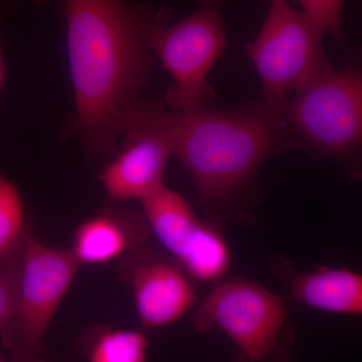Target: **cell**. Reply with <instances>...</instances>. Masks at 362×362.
<instances>
[{"mask_svg": "<svg viewBox=\"0 0 362 362\" xmlns=\"http://www.w3.org/2000/svg\"><path fill=\"white\" fill-rule=\"evenodd\" d=\"M285 119L302 149L361 176L362 73L358 65L331 70L298 90Z\"/></svg>", "mask_w": 362, "mask_h": 362, "instance_id": "cell-4", "label": "cell"}, {"mask_svg": "<svg viewBox=\"0 0 362 362\" xmlns=\"http://www.w3.org/2000/svg\"><path fill=\"white\" fill-rule=\"evenodd\" d=\"M0 362H8L6 361V359L4 358L1 356H0ZM16 362V361H13ZM33 362H51L49 361V359L47 358V357H42V358L39 359V361H35Z\"/></svg>", "mask_w": 362, "mask_h": 362, "instance_id": "cell-18", "label": "cell"}, {"mask_svg": "<svg viewBox=\"0 0 362 362\" xmlns=\"http://www.w3.org/2000/svg\"><path fill=\"white\" fill-rule=\"evenodd\" d=\"M173 111L162 102L138 98L122 122L125 141L98 178L111 204L146 199L164 185L173 156Z\"/></svg>", "mask_w": 362, "mask_h": 362, "instance_id": "cell-8", "label": "cell"}, {"mask_svg": "<svg viewBox=\"0 0 362 362\" xmlns=\"http://www.w3.org/2000/svg\"><path fill=\"white\" fill-rule=\"evenodd\" d=\"M298 149L285 115L259 100L228 110L173 111V154L194 181L209 221L218 225L251 221L262 164Z\"/></svg>", "mask_w": 362, "mask_h": 362, "instance_id": "cell-2", "label": "cell"}, {"mask_svg": "<svg viewBox=\"0 0 362 362\" xmlns=\"http://www.w3.org/2000/svg\"><path fill=\"white\" fill-rule=\"evenodd\" d=\"M150 235L144 214L109 202L76 228L70 251L81 266L105 265L147 244Z\"/></svg>", "mask_w": 362, "mask_h": 362, "instance_id": "cell-11", "label": "cell"}, {"mask_svg": "<svg viewBox=\"0 0 362 362\" xmlns=\"http://www.w3.org/2000/svg\"><path fill=\"white\" fill-rule=\"evenodd\" d=\"M303 7V13L319 23L325 32L334 35L345 44L342 28L343 0H298Z\"/></svg>", "mask_w": 362, "mask_h": 362, "instance_id": "cell-15", "label": "cell"}, {"mask_svg": "<svg viewBox=\"0 0 362 362\" xmlns=\"http://www.w3.org/2000/svg\"><path fill=\"white\" fill-rule=\"evenodd\" d=\"M192 321L199 334L225 333L237 350V362H289L294 351L285 300L249 279L214 284Z\"/></svg>", "mask_w": 362, "mask_h": 362, "instance_id": "cell-3", "label": "cell"}, {"mask_svg": "<svg viewBox=\"0 0 362 362\" xmlns=\"http://www.w3.org/2000/svg\"><path fill=\"white\" fill-rule=\"evenodd\" d=\"M148 347L142 331L104 324L85 328L78 338V349L88 362H146Z\"/></svg>", "mask_w": 362, "mask_h": 362, "instance_id": "cell-13", "label": "cell"}, {"mask_svg": "<svg viewBox=\"0 0 362 362\" xmlns=\"http://www.w3.org/2000/svg\"><path fill=\"white\" fill-rule=\"evenodd\" d=\"M140 204L150 232L194 282L223 280L233 258L218 223L199 220L187 199L165 185Z\"/></svg>", "mask_w": 362, "mask_h": 362, "instance_id": "cell-9", "label": "cell"}, {"mask_svg": "<svg viewBox=\"0 0 362 362\" xmlns=\"http://www.w3.org/2000/svg\"><path fill=\"white\" fill-rule=\"evenodd\" d=\"M28 225L18 185L0 173V257L20 243Z\"/></svg>", "mask_w": 362, "mask_h": 362, "instance_id": "cell-14", "label": "cell"}, {"mask_svg": "<svg viewBox=\"0 0 362 362\" xmlns=\"http://www.w3.org/2000/svg\"><path fill=\"white\" fill-rule=\"evenodd\" d=\"M28 226L13 306L0 325L2 342L16 362L45 357V334L81 267L70 250L45 246Z\"/></svg>", "mask_w": 362, "mask_h": 362, "instance_id": "cell-5", "label": "cell"}, {"mask_svg": "<svg viewBox=\"0 0 362 362\" xmlns=\"http://www.w3.org/2000/svg\"><path fill=\"white\" fill-rule=\"evenodd\" d=\"M20 9V4L13 0H0V99L4 84V62L1 47V28L4 21Z\"/></svg>", "mask_w": 362, "mask_h": 362, "instance_id": "cell-17", "label": "cell"}, {"mask_svg": "<svg viewBox=\"0 0 362 362\" xmlns=\"http://www.w3.org/2000/svg\"><path fill=\"white\" fill-rule=\"evenodd\" d=\"M32 1L59 4L65 23L75 109L59 136L78 137L86 160L113 156L124 115L147 82L150 35L173 11L128 0Z\"/></svg>", "mask_w": 362, "mask_h": 362, "instance_id": "cell-1", "label": "cell"}, {"mask_svg": "<svg viewBox=\"0 0 362 362\" xmlns=\"http://www.w3.org/2000/svg\"><path fill=\"white\" fill-rule=\"evenodd\" d=\"M270 269L289 290V299L328 313L362 314V276L349 268L322 266L298 271L284 257H273Z\"/></svg>", "mask_w": 362, "mask_h": 362, "instance_id": "cell-12", "label": "cell"}, {"mask_svg": "<svg viewBox=\"0 0 362 362\" xmlns=\"http://www.w3.org/2000/svg\"><path fill=\"white\" fill-rule=\"evenodd\" d=\"M23 238L11 251L0 257V325L6 320L13 306L16 279L20 269Z\"/></svg>", "mask_w": 362, "mask_h": 362, "instance_id": "cell-16", "label": "cell"}, {"mask_svg": "<svg viewBox=\"0 0 362 362\" xmlns=\"http://www.w3.org/2000/svg\"><path fill=\"white\" fill-rule=\"evenodd\" d=\"M268 14L254 42L246 47L262 84L259 101L285 115L288 95L332 70L323 51L325 30L289 0H267Z\"/></svg>", "mask_w": 362, "mask_h": 362, "instance_id": "cell-6", "label": "cell"}, {"mask_svg": "<svg viewBox=\"0 0 362 362\" xmlns=\"http://www.w3.org/2000/svg\"><path fill=\"white\" fill-rule=\"evenodd\" d=\"M118 275L132 290L145 329L168 327L199 301L194 281L177 262L147 244L119 259Z\"/></svg>", "mask_w": 362, "mask_h": 362, "instance_id": "cell-10", "label": "cell"}, {"mask_svg": "<svg viewBox=\"0 0 362 362\" xmlns=\"http://www.w3.org/2000/svg\"><path fill=\"white\" fill-rule=\"evenodd\" d=\"M199 1L197 11L175 25L158 26L148 40L149 51L173 78L164 97L173 111L213 108L207 76L228 47L221 16L225 0Z\"/></svg>", "mask_w": 362, "mask_h": 362, "instance_id": "cell-7", "label": "cell"}]
</instances>
